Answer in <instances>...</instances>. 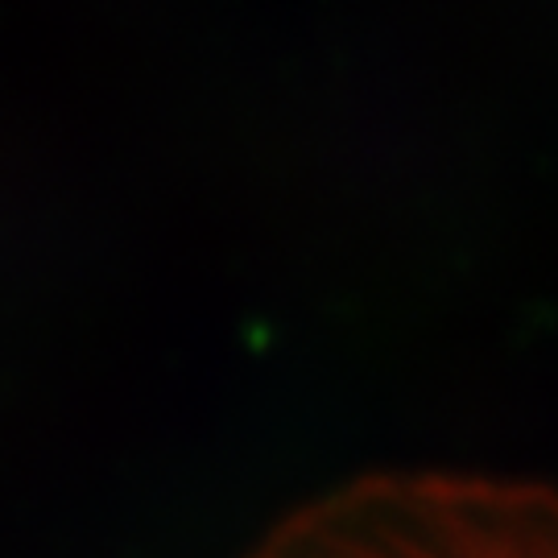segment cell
I'll return each mask as SVG.
<instances>
[{
	"label": "cell",
	"instance_id": "1",
	"mask_svg": "<svg viewBox=\"0 0 558 558\" xmlns=\"http://www.w3.org/2000/svg\"><path fill=\"white\" fill-rule=\"evenodd\" d=\"M248 558H558V493L456 472H385L311 500Z\"/></svg>",
	"mask_w": 558,
	"mask_h": 558
}]
</instances>
